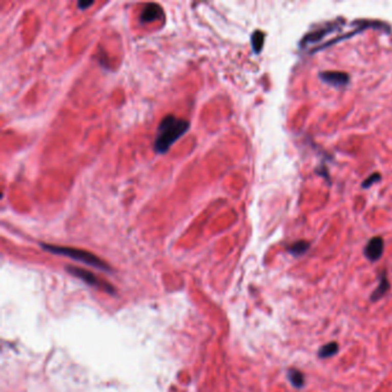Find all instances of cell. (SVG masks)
Returning <instances> with one entry per match:
<instances>
[{
  "label": "cell",
  "instance_id": "15",
  "mask_svg": "<svg viewBox=\"0 0 392 392\" xmlns=\"http://www.w3.org/2000/svg\"><path fill=\"white\" fill-rule=\"evenodd\" d=\"M92 4H93L92 2H87V3H84V2H78L77 6H78V8H79V9H87L88 7L91 6Z\"/></svg>",
  "mask_w": 392,
  "mask_h": 392
},
{
  "label": "cell",
  "instance_id": "11",
  "mask_svg": "<svg viewBox=\"0 0 392 392\" xmlns=\"http://www.w3.org/2000/svg\"><path fill=\"white\" fill-rule=\"evenodd\" d=\"M264 32L261 30H256L251 36V44H252V49L253 52L256 54H259L263 49V44H264Z\"/></svg>",
  "mask_w": 392,
  "mask_h": 392
},
{
  "label": "cell",
  "instance_id": "8",
  "mask_svg": "<svg viewBox=\"0 0 392 392\" xmlns=\"http://www.w3.org/2000/svg\"><path fill=\"white\" fill-rule=\"evenodd\" d=\"M389 289H390V283L388 281V277H386L385 272H383V273L381 274V276H380L379 285H377L375 291L373 292L372 296H370L372 301L380 300L382 297H383L386 294V292L389 291Z\"/></svg>",
  "mask_w": 392,
  "mask_h": 392
},
{
  "label": "cell",
  "instance_id": "9",
  "mask_svg": "<svg viewBox=\"0 0 392 392\" xmlns=\"http://www.w3.org/2000/svg\"><path fill=\"white\" fill-rule=\"evenodd\" d=\"M338 351H339L338 343L332 342V343L325 344V345H323V346H321L319 349V352H318V356L320 359H328V358H332L334 356H336Z\"/></svg>",
  "mask_w": 392,
  "mask_h": 392
},
{
  "label": "cell",
  "instance_id": "13",
  "mask_svg": "<svg viewBox=\"0 0 392 392\" xmlns=\"http://www.w3.org/2000/svg\"><path fill=\"white\" fill-rule=\"evenodd\" d=\"M381 179H382L381 175H380L379 173H374V174L369 175V176H368V177L365 179V181L362 182L361 185H362L363 189H368V188H370V187L373 185V184H375V183H377V182H380Z\"/></svg>",
  "mask_w": 392,
  "mask_h": 392
},
{
  "label": "cell",
  "instance_id": "12",
  "mask_svg": "<svg viewBox=\"0 0 392 392\" xmlns=\"http://www.w3.org/2000/svg\"><path fill=\"white\" fill-rule=\"evenodd\" d=\"M287 377H289L290 383L297 389H301L305 385V376L300 370L290 369L287 372Z\"/></svg>",
  "mask_w": 392,
  "mask_h": 392
},
{
  "label": "cell",
  "instance_id": "5",
  "mask_svg": "<svg viewBox=\"0 0 392 392\" xmlns=\"http://www.w3.org/2000/svg\"><path fill=\"white\" fill-rule=\"evenodd\" d=\"M67 271L72 274V275L76 276L78 278H81V280H83L86 283H88V284L90 285H93V286H98V287H101V289H106L108 291H112L111 289L112 287L108 285V284H105V283H102L99 278L94 275V274H92L91 272H88L86 271V269H82V268H78V267H72V266H68L67 267Z\"/></svg>",
  "mask_w": 392,
  "mask_h": 392
},
{
  "label": "cell",
  "instance_id": "10",
  "mask_svg": "<svg viewBox=\"0 0 392 392\" xmlns=\"http://www.w3.org/2000/svg\"><path fill=\"white\" fill-rule=\"evenodd\" d=\"M310 249V243L306 242V240H297L294 244H291L289 247H287V251H289L290 254H292L294 257H300L305 254Z\"/></svg>",
  "mask_w": 392,
  "mask_h": 392
},
{
  "label": "cell",
  "instance_id": "14",
  "mask_svg": "<svg viewBox=\"0 0 392 392\" xmlns=\"http://www.w3.org/2000/svg\"><path fill=\"white\" fill-rule=\"evenodd\" d=\"M315 173L318 174V175H320V176H323L325 179H327V178L329 179V173H328V169H327V167H325V166H321L320 168L316 169Z\"/></svg>",
  "mask_w": 392,
  "mask_h": 392
},
{
  "label": "cell",
  "instance_id": "7",
  "mask_svg": "<svg viewBox=\"0 0 392 392\" xmlns=\"http://www.w3.org/2000/svg\"><path fill=\"white\" fill-rule=\"evenodd\" d=\"M163 15L164 13L161 6H159L157 4H149L148 6H145V8L141 11L139 21L141 23H151L153 21L160 20V18L163 17Z\"/></svg>",
  "mask_w": 392,
  "mask_h": 392
},
{
  "label": "cell",
  "instance_id": "4",
  "mask_svg": "<svg viewBox=\"0 0 392 392\" xmlns=\"http://www.w3.org/2000/svg\"><path fill=\"white\" fill-rule=\"evenodd\" d=\"M384 252V240L380 236L373 237L369 239V242L367 243L365 250H363V254L372 262L379 261L380 259L383 256Z\"/></svg>",
  "mask_w": 392,
  "mask_h": 392
},
{
  "label": "cell",
  "instance_id": "6",
  "mask_svg": "<svg viewBox=\"0 0 392 392\" xmlns=\"http://www.w3.org/2000/svg\"><path fill=\"white\" fill-rule=\"evenodd\" d=\"M319 77L321 81L334 88H344L349 83L348 74L343 72H321Z\"/></svg>",
  "mask_w": 392,
  "mask_h": 392
},
{
  "label": "cell",
  "instance_id": "3",
  "mask_svg": "<svg viewBox=\"0 0 392 392\" xmlns=\"http://www.w3.org/2000/svg\"><path fill=\"white\" fill-rule=\"evenodd\" d=\"M343 25H344L343 18H337L336 21L329 22L324 27L318 28V29L311 31L310 34L305 35V37L303 39H301L299 45H300V47H306L307 45H310V44L318 43V42L322 39L325 35L332 34V32H334L335 30L339 29V27L343 26Z\"/></svg>",
  "mask_w": 392,
  "mask_h": 392
},
{
  "label": "cell",
  "instance_id": "2",
  "mask_svg": "<svg viewBox=\"0 0 392 392\" xmlns=\"http://www.w3.org/2000/svg\"><path fill=\"white\" fill-rule=\"evenodd\" d=\"M40 246L43 247L45 251L50 253L68 257L70 259H74V260L90 264V266L92 267L104 269V271H110V267H108L105 262L100 260L97 256H94L93 253L84 251V250L67 247V246H59V245H51V244H45V243H42Z\"/></svg>",
  "mask_w": 392,
  "mask_h": 392
},
{
  "label": "cell",
  "instance_id": "1",
  "mask_svg": "<svg viewBox=\"0 0 392 392\" xmlns=\"http://www.w3.org/2000/svg\"><path fill=\"white\" fill-rule=\"evenodd\" d=\"M190 129V122L179 119V117L169 114L164 116L160 122L155 135L154 149L158 154H163L169 151L175 141Z\"/></svg>",
  "mask_w": 392,
  "mask_h": 392
}]
</instances>
